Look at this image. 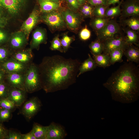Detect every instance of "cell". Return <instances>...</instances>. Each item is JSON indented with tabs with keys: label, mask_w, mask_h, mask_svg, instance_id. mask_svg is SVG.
Segmentation results:
<instances>
[{
	"label": "cell",
	"mask_w": 139,
	"mask_h": 139,
	"mask_svg": "<svg viewBox=\"0 0 139 139\" xmlns=\"http://www.w3.org/2000/svg\"><path fill=\"white\" fill-rule=\"evenodd\" d=\"M24 89L28 93L42 89L38 66L33 63L29 65L25 73Z\"/></svg>",
	"instance_id": "3957f363"
},
{
	"label": "cell",
	"mask_w": 139,
	"mask_h": 139,
	"mask_svg": "<svg viewBox=\"0 0 139 139\" xmlns=\"http://www.w3.org/2000/svg\"><path fill=\"white\" fill-rule=\"evenodd\" d=\"M88 56V58L81 64L77 78L86 72L93 70L97 66L94 60L90 55L89 54Z\"/></svg>",
	"instance_id": "ffe728a7"
},
{
	"label": "cell",
	"mask_w": 139,
	"mask_h": 139,
	"mask_svg": "<svg viewBox=\"0 0 139 139\" xmlns=\"http://www.w3.org/2000/svg\"><path fill=\"white\" fill-rule=\"evenodd\" d=\"M6 73L2 69H0V82L4 81V79L5 77V74Z\"/></svg>",
	"instance_id": "7dc6e473"
},
{
	"label": "cell",
	"mask_w": 139,
	"mask_h": 139,
	"mask_svg": "<svg viewBox=\"0 0 139 139\" xmlns=\"http://www.w3.org/2000/svg\"><path fill=\"white\" fill-rule=\"evenodd\" d=\"M120 2V0H107V6L109 7L111 5H115L116 4H118Z\"/></svg>",
	"instance_id": "bcb514c9"
},
{
	"label": "cell",
	"mask_w": 139,
	"mask_h": 139,
	"mask_svg": "<svg viewBox=\"0 0 139 139\" xmlns=\"http://www.w3.org/2000/svg\"><path fill=\"white\" fill-rule=\"evenodd\" d=\"M1 63V69L6 73H25L29 65L21 63L11 57Z\"/></svg>",
	"instance_id": "8fae6325"
},
{
	"label": "cell",
	"mask_w": 139,
	"mask_h": 139,
	"mask_svg": "<svg viewBox=\"0 0 139 139\" xmlns=\"http://www.w3.org/2000/svg\"><path fill=\"white\" fill-rule=\"evenodd\" d=\"M120 26L115 20L110 19L102 29L96 31L97 39L101 41L114 37L120 31Z\"/></svg>",
	"instance_id": "52a82bcc"
},
{
	"label": "cell",
	"mask_w": 139,
	"mask_h": 139,
	"mask_svg": "<svg viewBox=\"0 0 139 139\" xmlns=\"http://www.w3.org/2000/svg\"><path fill=\"white\" fill-rule=\"evenodd\" d=\"M69 9L76 12L81 6L77 0H66Z\"/></svg>",
	"instance_id": "f35d334b"
},
{
	"label": "cell",
	"mask_w": 139,
	"mask_h": 139,
	"mask_svg": "<svg viewBox=\"0 0 139 139\" xmlns=\"http://www.w3.org/2000/svg\"><path fill=\"white\" fill-rule=\"evenodd\" d=\"M22 134L20 133L8 130L6 139H22Z\"/></svg>",
	"instance_id": "60d3db41"
},
{
	"label": "cell",
	"mask_w": 139,
	"mask_h": 139,
	"mask_svg": "<svg viewBox=\"0 0 139 139\" xmlns=\"http://www.w3.org/2000/svg\"><path fill=\"white\" fill-rule=\"evenodd\" d=\"M137 17H131L123 21L124 24L130 29L138 31L139 30V19Z\"/></svg>",
	"instance_id": "4dcf8cb0"
},
{
	"label": "cell",
	"mask_w": 139,
	"mask_h": 139,
	"mask_svg": "<svg viewBox=\"0 0 139 139\" xmlns=\"http://www.w3.org/2000/svg\"><path fill=\"white\" fill-rule=\"evenodd\" d=\"M28 41L25 34L21 31L12 33L8 42L9 48L12 52L24 48L28 44Z\"/></svg>",
	"instance_id": "30bf717a"
},
{
	"label": "cell",
	"mask_w": 139,
	"mask_h": 139,
	"mask_svg": "<svg viewBox=\"0 0 139 139\" xmlns=\"http://www.w3.org/2000/svg\"><path fill=\"white\" fill-rule=\"evenodd\" d=\"M124 55L129 62L138 63L139 62V49L138 46L128 45L124 51Z\"/></svg>",
	"instance_id": "d6986e66"
},
{
	"label": "cell",
	"mask_w": 139,
	"mask_h": 139,
	"mask_svg": "<svg viewBox=\"0 0 139 139\" xmlns=\"http://www.w3.org/2000/svg\"><path fill=\"white\" fill-rule=\"evenodd\" d=\"M25 73H6L7 83L11 87L25 90Z\"/></svg>",
	"instance_id": "2e32d148"
},
{
	"label": "cell",
	"mask_w": 139,
	"mask_h": 139,
	"mask_svg": "<svg viewBox=\"0 0 139 139\" xmlns=\"http://www.w3.org/2000/svg\"><path fill=\"white\" fill-rule=\"evenodd\" d=\"M60 13L67 27L73 32L78 30L83 20L80 13L67 9L62 10Z\"/></svg>",
	"instance_id": "8992f818"
},
{
	"label": "cell",
	"mask_w": 139,
	"mask_h": 139,
	"mask_svg": "<svg viewBox=\"0 0 139 139\" xmlns=\"http://www.w3.org/2000/svg\"><path fill=\"white\" fill-rule=\"evenodd\" d=\"M94 6L86 2L81 5L79 8L80 14L83 18H92L94 17L93 10Z\"/></svg>",
	"instance_id": "4316f807"
},
{
	"label": "cell",
	"mask_w": 139,
	"mask_h": 139,
	"mask_svg": "<svg viewBox=\"0 0 139 139\" xmlns=\"http://www.w3.org/2000/svg\"><path fill=\"white\" fill-rule=\"evenodd\" d=\"M38 1L40 12L43 13L57 11L60 6V3L50 1Z\"/></svg>",
	"instance_id": "44dd1931"
},
{
	"label": "cell",
	"mask_w": 139,
	"mask_h": 139,
	"mask_svg": "<svg viewBox=\"0 0 139 139\" xmlns=\"http://www.w3.org/2000/svg\"><path fill=\"white\" fill-rule=\"evenodd\" d=\"M80 39L83 41H86L89 39L91 36V32L86 25L81 31L79 33Z\"/></svg>",
	"instance_id": "74e56055"
},
{
	"label": "cell",
	"mask_w": 139,
	"mask_h": 139,
	"mask_svg": "<svg viewBox=\"0 0 139 139\" xmlns=\"http://www.w3.org/2000/svg\"><path fill=\"white\" fill-rule=\"evenodd\" d=\"M75 40V37L73 36L70 37L68 35L67 32L63 34L62 38L60 39L63 52L66 53L70 47L71 44Z\"/></svg>",
	"instance_id": "83f0119b"
},
{
	"label": "cell",
	"mask_w": 139,
	"mask_h": 139,
	"mask_svg": "<svg viewBox=\"0 0 139 139\" xmlns=\"http://www.w3.org/2000/svg\"><path fill=\"white\" fill-rule=\"evenodd\" d=\"M123 0H121L118 5L114 7H107L106 10L105 17L111 18L119 15L121 14L120 7Z\"/></svg>",
	"instance_id": "f546056e"
},
{
	"label": "cell",
	"mask_w": 139,
	"mask_h": 139,
	"mask_svg": "<svg viewBox=\"0 0 139 139\" xmlns=\"http://www.w3.org/2000/svg\"><path fill=\"white\" fill-rule=\"evenodd\" d=\"M124 50L120 49L114 50L109 54L111 65H113L117 62H122V58L124 55Z\"/></svg>",
	"instance_id": "f1b7e54d"
},
{
	"label": "cell",
	"mask_w": 139,
	"mask_h": 139,
	"mask_svg": "<svg viewBox=\"0 0 139 139\" xmlns=\"http://www.w3.org/2000/svg\"><path fill=\"white\" fill-rule=\"evenodd\" d=\"M47 39L46 30L42 28H37L32 33L30 48L32 50L33 49L38 50L40 44L47 43Z\"/></svg>",
	"instance_id": "5bb4252c"
},
{
	"label": "cell",
	"mask_w": 139,
	"mask_h": 139,
	"mask_svg": "<svg viewBox=\"0 0 139 139\" xmlns=\"http://www.w3.org/2000/svg\"><path fill=\"white\" fill-rule=\"evenodd\" d=\"M126 36L125 37L126 43L128 45L135 44L138 46V37L136 31L129 28L124 29Z\"/></svg>",
	"instance_id": "d4e9b609"
},
{
	"label": "cell",
	"mask_w": 139,
	"mask_h": 139,
	"mask_svg": "<svg viewBox=\"0 0 139 139\" xmlns=\"http://www.w3.org/2000/svg\"><path fill=\"white\" fill-rule=\"evenodd\" d=\"M81 5L87 2V0H77Z\"/></svg>",
	"instance_id": "c3c4849f"
},
{
	"label": "cell",
	"mask_w": 139,
	"mask_h": 139,
	"mask_svg": "<svg viewBox=\"0 0 139 139\" xmlns=\"http://www.w3.org/2000/svg\"><path fill=\"white\" fill-rule=\"evenodd\" d=\"M22 139H36L32 131H31L29 133L25 134H22Z\"/></svg>",
	"instance_id": "f6af8a7d"
},
{
	"label": "cell",
	"mask_w": 139,
	"mask_h": 139,
	"mask_svg": "<svg viewBox=\"0 0 139 139\" xmlns=\"http://www.w3.org/2000/svg\"><path fill=\"white\" fill-rule=\"evenodd\" d=\"M12 111L5 109L0 108V121H8L12 118Z\"/></svg>",
	"instance_id": "d590c367"
},
{
	"label": "cell",
	"mask_w": 139,
	"mask_h": 139,
	"mask_svg": "<svg viewBox=\"0 0 139 139\" xmlns=\"http://www.w3.org/2000/svg\"><path fill=\"white\" fill-rule=\"evenodd\" d=\"M121 14L123 18L138 17L139 15V0H126L122 2Z\"/></svg>",
	"instance_id": "4fadbf2b"
},
{
	"label": "cell",
	"mask_w": 139,
	"mask_h": 139,
	"mask_svg": "<svg viewBox=\"0 0 139 139\" xmlns=\"http://www.w3.org/2000/svg\"><path fill=\"white\" fill-rule=\"evenodd\" d=\"M104 44L103 53L108 55L112 51L120 49L124 51L128 45L126 42L125 37L120 36L106 40L102 42Z\"/></svg>",
	"instance_id": "9c48e42d"
},
{
	"label": "cell",
	"mask_w": 139,
	"mask_h": 139,
	"mask_svg": "<svg viewBox=\"0 0 139 139\" xmlns=\"http://www.w3.org/2000/svg\"><path fill=\"white\" fill-rule=\"evenodd\" d=\"M108 7L103 5H99L94 6L93 10L94 16L106 18L105 13L106 8Z\"/></svg>",
	"instance_id": "836d02e7"
},
{
	"label": "cell",
	"mask_w": 139,
	"mask_h": 139,
	"mask_svg": "<svg viewBox=\"0 0 139 139\" xmlns=\"http://www.w3.org/2000/svg\"><path fill=\"white\" fill-rule=\"evenodd\" d=\"M16 107L14 103L7 97L0 98V108L10 110L12 112Z\"/></svg>",
	"instance_id": "1f68e13d"
},
{
	"label": "cell",
	"mask_w": 139,
	"mask_h": 139,
	"mask_svg": "<svg viewBox=\"0 0 139 139\" xmlns=\"http://www.w3.org/2000/svg\"><path fill=\"white\" fill-rule=\"evenodd\" d=\"M81 64L58 55L44 57L38 65L42 89L47 93L68 88L76 82Z\"/></svg>",
	"instance_id": "6da1fadb"
},
{
	"label": "cell",
	"mask_w": 139,
	"mask_h": 139,
	"mask_svg": "<svg viewBox=\"0 0 139 139\" xmlns=\"http://www.w3.org/2000/svg\"><path fill=\"white\" fill-rule=\"evenodd\" d=\"M93 58L97 66L105 68L111 65L110 58L108 55L103 53L96 55H93Z\"/></svg>",
	"instance_id": "cb8c5ba5"
},
{
	"label": "cell",
	"mask_w": 139,
	"mask_h": 139,
	"mask_svg": "<svg viewBox=\"0 0 139 139\" xmlns=\"http://www.w3.org/2000/svg\"><path fill=\"white\" fill-rule=\"evenodd\" d=\"M40 12L37 8H34L21 26L20 30L24 32L28 40L31 31L41 20Z\"/></svg>",
	"instance_id": "ba28073f"
},
{
	"label": "cell",
	"mask_w": 139,
	"mask_h": 139,
	"mask_svg": "<svg viewBox=\"0 0 139 139\" xmlns=\"http://www.w3.org/2000/svg\"><path fill=\"white\" fill-rule=\"evenodd\" d=\"M38 1H50L54 2H55L59 3V0H38Z\"/></svg>",
	"instance_id": "681fc988"
},
{
	"label": "cell",
	"mask_w": 139,
	"mask_h": 139,
	"mask_svg": "<svg viewBox=\"0 0 139 139\" xmlns=\"http://www.w3.org/2000/svg\"><path fill=\"white\" fill-rule=\"evenodd\" d=\"M41 18L52 32L65 30L67 28L61 13L57 11L44 13Z\"/></svg>",
	"instance_id": "5b68a950"
},
{
	"label": "cell",
	"mask_w": 139,
	"mask_h": 139,
	"mask_svg": "<svg viewBox=\"0 0 139 139\" xmlns=\"http://www.w3.org/2000/svg\"><path fill=\"white\" fill-rule=\"evenodd\" d=\"M10 35L2 28H0V45L8 42Z\"/></svg>",
	"instance_id": "ab89813d"
},
{
	"label": "cell",
	"mask_w": 139,
	"mask_h": 139,
	"mask_svg": "<svg viewBox=\"0 0 139 139\" xmlns=\"http://www.w3.org/2000/svg\"><path fill=\"white\" fill-rule=\"evenodd\" d=\"M111 18L94 16L92 18L90 24L95 32L103 28Z\"/></svg>",
	"instance_id": "7402d4cb"
},
{
	"label": "cell",
	"mask_w": 139,
	"mask_h": 139,
	"mask_svg": "<svg viewBox=\"0 0 139 139\" xmlns=\"http://www.w3.org/2000/svg\"><path fill=\"white\" fill-rule=\"evenodd\" d=\"M10 86L4 81L0 82V98L8 97Z\"/></svg>",
	"instance_id": "8d00e7d4"
},
{
	"label": "cell",
	"mask_w": 139,
	"mask_h": 139,
	"mask_svg": "<svg viewBox=\"0 0 139 139\" xmlns=\"http://www.w3.org/2000/svg\"><path fill=\"white\" fill-rule=\"evenodd\" d=\"M10 57L22 63L29 65L34 57L32 50L24 48L13 52Z\"/></svg>",
	"instance_id": "9a60e30c"
},
{
	"label": "cell",
	"mask_w": 139,
	"mask_h": 139,
	"mask_svg": "<svg viewBox=\"0 0 139 139\" xmlns=\"http://www.w3.org/2000/svg\"><path fill=\"white\" fill-rule=\"evenodd\" d=\"M0 121V139H6L8 130L6 129Z\"/></svg>",
	"instance_id": "7bdbcfd3"
},
{
	"label": "cell",
	"mask_w": 139,
	"mask_h": 139,
	"mask_svg": "<svg viewBox=\"0 0 139 139\" xmlns=\"http://www.w3.org/2000/svg\"><path fill=\"white\" fill-rule=\"evenodd\" d=\"M103 86L110 92L113 100L129 103L139 96V68L133 62L126 63L113 73Z\"/></svg>",
	"instance_id": "7a4b0ae2"
},
{
	"label": "cell",
	"mask_w": 139,
	"mask_h": 139,
	"mask_svg": "<svg viewBox=\"0 0 139 139\" xmlns=\"http://www.w3.org/2000/svg\"><path fill=\"white\" fill-rule=\"evenodd\" d=\"M107 0H87L88 3L93 6L101 5L107 7Z\"/></svg>",
	"instance_id": "b9f144b4"
},
{
	"label": "cell",
	"mask_w": 139,
	"mask_h": 139,
	"mask_svg": "<svg viewBox=\"0 0 139 139\" xmlns=\"http://www.w3.org/2000/svg\"><path fill=\"white\" fill-rule=\"evenodd\" d=\"M12 53L9 48L0 47V63L3 62L10 58Z\"/></svg>",
	"instance_id": "e575fe53"
},
{
	"label": "cell",
	"mask_w": 139,
	"mask_h": 139,
	"mask_svg": "<svg viewBox=\"0 0 139 139\" xmlns=\"http://www.w3.org/2000/svg\"><path fill=\"white\" fill-rule=\"evenodd\" d=\"M47 130V126H44L34 123L31 131L36 139H46Z\"/></svg>",
	"instance_id": "603a6c76"
},
{
	"label": "cell",
	"mask_w": 139,
	"mask_h": 139,
	"mask_svg": "<svg viewBox=\"0 0 139 139\" xmlns=\"http://www.w3.org/2000/svg\"><path fill=\"white\" fill-rule=\"evenodd\" d=\"M27 1L28 0H0V14L15 17L23 10Z\"/></svg>",
	"instance_id": "277c9868"
},
{
	"label": "cell",
	"mask_w": 139,
	"mask_h": 139,
	"mask_svg": "<svg viewBox=\"0 0 139 139\" xmlns=\"http://www.w3.org/2000/svg\"><path fill=\"white\" fill-rule=\"evenodd\" d=\"M41 105L40 101L38 98H32L24 104L21 112L27 119L30 120L39 111Z\"/></svg>",
	"instance_id": "7c38bea8"
},
{
	"label": "cell",
	"mask_w": 139,
	"mask_h": 139,
	"mask_svg": "<svg viewBox=\"0 0 139 139\" xmlns=\"http://www.w3.org/2000/svg\"><path fill=\"white\" fill-rule=\"evenodd\" d=\"M47 126L46 139H63L67 136L64 128L59 124L52 122Z\"/></svg>",
	"instance_id": "e0dca14e"
},
{
	"label": "cell",
	"mask_w": 139,
	"mask_h": 139,
	"mask_svg": "<svg viewBox=\"0 0 139 139\" xmlns=\"http://www.w3.org/2000/svg\"><path fill=\"white\" fill-rule=\"evenodd\" d=\"M51 45L50 48L51 50H58L61 53L63 52L60 39L59 38V35L55 36L52 40L50 41Z\"/></svg>",
	"instance_id": "d6a6232c"
},
{
	"label": "cell",
	"mask_w": 139,
	"mask_h": 139,
	"mask_svg": "<svg viewBox=\"0 0 139 139\" xmlns=\"http://www.w3.org/2000/svg\"><path fill=\"white\" fill-rule=\"evenodd\" d=\"M26 93L24 90L10 86L7 97L17 107L21 106L24 102Z\"/></svg>",
	"instance_id": "ac0fdd59"
},
{
	"label": "cell",
	"mask_w": 139,
	"mask_h": 139,
	"mask_svg": "<svg viewBox=\"0 0 139 139\" xmlns=\"http://www.w3.org/2000/svg\"><path fill=\"white\" fill-rule=\"evenodd\" d=\"M8 19L6 16L0 14V28L5 27L7 24Z\"/></svg>",
	"instance_id": "ee69618b"
},
{
	"label": "cell",
	"mask_w": 139,
	"mask_h": 139,
	"mask_svg": "<svg viewBox=\"0 0 139 139\" xmlns=\"http://www.w3.org/2000/svg\"><path fill=\"white\" fill-rule=\"evenodd\" d=\"M90 52L93 55H99L103 53L104 44L102 42L97 39L92 41L89 45Z\"/></svg>",
	"instance_id": "484cf974"
}]
</instances>
